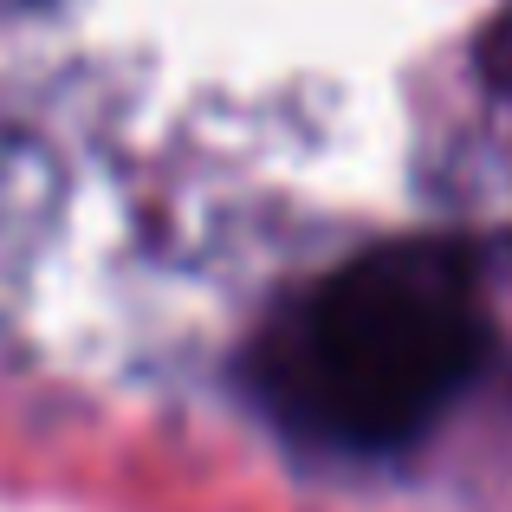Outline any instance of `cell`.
Listing matches in <instances>:
<instances>
[{"mask_svg":"<svg viewBox=\"0 0 512 512\" xmlns=\"http://www.w3.org/2000/svg\"><path fill=\"white\" fill-rule=\"evenodd\" d=\"M487 363L480 273L448 240H396L344 260L286 305L253 350V389L292 441L402 454Z\"/></svg>","mask_w":512,"mask_h":512,"instance_id":"6da1fadb","label":"cell"},{"mask_svg":"<svg viewBox=\"0 0 512 512\" xmlns=\"http://www.w3.org/2000/svg\"><path fill=\"white\" fill-rule=\"evenodd\" d=\"M487 72L500 78V85L512 91V20L493 26V39H487Z\"/></svg>","mask_w":512,"mask_h":512,"instance_id":"7a4b0ae2","label":"cell"}]
</instances>
